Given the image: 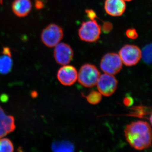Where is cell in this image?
<instances>
[{
    "instance_id": "cell-1",
    "label": "cell",
    "mask_w": 152,
    "mask_h": 152,
    "mask_svg": "<svg viewBox=\"0 0 152 152\" xmlns=\"http://www.w3.org/2000/svg\"><path fill=\"white\" fill-rule=\"evenodd\" d=\"M124 133L127 141L135 149L142 151L151 146V127L147 122H133L126 126Z\"/></svg>"
},
{
    "instance_id": "cell-2",
    "label": "cell",
    "mask_w": 152,
    "mask_h": 152,
    "mask_svg": "<svg viewBox=\"0 0 152 152\" xmlns=\"http://www.w3.org/2000/svg\"><path fill=\"white\" fill-rule=\"evenodd\" d=\"M100 73L94 65L85 64L78 72L79 83L86 88H91L96 85Z\"/></svg>"
},
{
    "instance_id": "cell-3",
    "label": "cell",
    "mask_w": 152,
    "mask_h": 152,
    "mask_svg": "<svg viewBox=\"0 0 152 152\" xmlns=\"http://www.w3.org/2000/svg\"><path fill=\"white\" fill-rule=\"evenodd\" d=\"M101 34L100 26L95 20L84 22L79 30L78 34L82 41L94 42L99 39Z\"/></svg>"
},
{
    "instance_id": "cell-4",
    "label": "cell",
    "mask_w": 152,
    "mask_h": 152,
    "mask_svg": "<svg viewBox=\"0 0 152 152\" xmlns=\"http://www.w3.org/2000/svg\"><path fill=\"white\" fill-rule=\"evenodd\" d=\"M64 37L62 28L56 24H51L45 28L41 34L43 43L48 48H54L59 43Z\"/></svg>"
},
{
    "instance_id": "cell-5",
    "label": "cell",
    "mask_w": 152,
    "mask_h": 152,
    "mask_svg": "<svg viewBox=\"0 0 152 152\" xmlns=\"http://www.w3.org/2000/svg\"><path fill=\"white\" fill-rule=\"evenodd\" d=\"M123 63L118 54L114 53L106 54L100 62L101 69L104 73L116 75L121 70Z\"/></svg>"
},
{
    "instance_id": "cell-6",
    "label": "cell",
    "mask_w": 152,
    "mask_h": 152,
    "mask_svg": "<svg viewBox=\"0 0 152 152\" xmlns=\"http://www.w3.org/2000/svg\"><path fill=\"white\" fill-rule=\"evenodd\" d=\"M118 55L123 64L127 66L136 65L142 58L141 50L135 45H125L120 50Z\"/></svg>"
},
{
    "instance_id": "cell-7",
    "label": "cell",
    "mask_w": 152,
    "mask_h": 152,
    "mask_svg": "<svg viewBox=\"0 0 152 152\" xmlns=\"http://www.w3.org/2000/svg\"><path fill=\"white\" fill-rule=\"evenodd\" d=\"M96 85L102 95L109 97L116 91L118 81L113 75L104 73L100 75Z\"/></svg>"
},
{
    "instance_id": "cell-8",
    "label": "cell",
    "mask_w": 152,
    "mask_h": 152,
    "mask_svg": "<svg viewBox=\"0 0 152 152\" xmlns=\"http://www.w3.org/2000/svg\"><path fill=\"white\" fill-rule=\"evenodd\" d=\"M73 56V50L68 44L60 42L55 47L54 56L59 64L68 65L72 60Z\"/></svg>"
},
{
    "instance_id": "cell-9",
    "label": "cell",
    "mask_w": 152,
    "mask_h": 152,
    "mask_svg": "<svg viewBox=\"0 0 152 152\" xmlns=\"http://www.w3.org/2000/svg\"><path fill=\"white\" fill-rule=\"evenodd\" d=\"M78 72L73 66L64 65L58 70L57 78L61 84L65 86H71L77 80Z\"/></svg>"
},
{
    "instance_id": "cell-10",
    "label": "cell",
    "mask_w": 152,
    "mask_h": 152,
    "mask_svg": "<svg viewBox=\"0 0 152 152\" xmlns=\"http://www.w3.org/2000/svg\"><path fill=\"white\" fill-rule=\"evenodd\" d=\"M15 128L14 117L6 115L0 107V139L14 132Z\"/></svg>"
},
{
    "instance_id": "cell-11",
    "label": "cell",
    "mask_w": 152,
    "mask_h": 152,
    "mask_svg": "<svg viewBox=\"0 0 152 152\" xmlns=\"http://www.w3.org/2000/svg\"><path fill=\"white\" fill-rule=\"evenodd\" d=\"M104 9L107 13L110 15L121 16L126 11V3L124 0H106Z\"/></svg>"
},
{
    "instance_id": "cell-12",
    "label": "cell",
    "mask_w": 152,
    "mask_h": 152,
    "mask_svg": "<svg viewBox=\"0 0 152 152\" xmlns=\"http://www.w3.org/2000/svg\"><path fill=\"white\" fill-rule=\"evenodd\" d=\"M32 7L30 0H15L12 5L14 13L20 18L27 16L31 10Z\"/></svg>"
},
{
    "instance_id": "cell-13",
    "label": "cell",
    "mask_w": 152,
    "mask_h": 152,
    "mask_svg": "<svg viewBox=\"0 0 152 152\" xmlns=\"http://www.w3.org/2000/svg\"><path fill=\"white\" fill-rule=\"evenodd\" d=\"M13 61L10 50L8 48L3 49V55L0 56V73H9L12 69Z\"/></svg>"
},
{
    "instance_id": "cell-14",
    "label": "cell",
    "mask_w": 152,
    "mask_h": 152,
    "mask_svg": "<svg viewBox=\"0 0 152 152\" xmlns=\"http://www.w3.org/2000/svg\"><path fill=\"white\" fill-rule=\"evenodd\" d=\"M73 145L67 141L56 142L52 144V149L55 152H71L74 150Z\"/></svg>"
},
{
    "instance_id": "cell-15",
    "label": "cell",
    "mask_w": 152,
    "mask_h": 152,
    "mask_svg": "<svg viewBox=\"0 0 152 152\" xmlns=\"http://www.w3.org/2000/svg\"><path fill=\"white\" fill-rule=\"evenodd\" d=\"M102 94L99 91H92L86 98L88 102L92 105H96L99 103L102 99Z\"/></svg>"
},
{
    "instance_id": "cell-16",
    "label": "cell",
    "mask_w": 152,
    "mask_h": 152,
    "mask_svg": "<svg viewBox=\"0 0 152 152\" xmlns=\"http://www.w3.org/2000/svg\"><path fill=\"white\" fill-rule=\"evenodd\" d=\"M14 148L12 143L8 139H0V152H13Z\"/></svg>"
},
{
    "instance_id": "cell-17",
    "label": "cell",
    "mask_w": 152,
    "mask_h": 152,
    "mask_svg": "<svg viewBox=\"0 0 152 152\" xmlns=\"http://www.w3.org/2000/svg\"><path fill=\"white\" fill-rule=\"evenodd\" d=\"M142 58L145 63L147 64H151L152 62V48L151 45H147L146 46L141 50Z\"/></svg>"
},
{
    "instance_id": "cell-18",
    "label": "cell",
    "mask_w": 152,
    "mask_h": 152,
    "mask_svg": "<svg viewBox=\"0 0 152 152\" xmlns=\"http://www.w3.org/2000/svg\"><path fill=\"white\" fill-rule=\"evenodd\" d=\"M126 35L129 39H135L138 37L137 33V31L134 28H130L127 30L126 32Z\"/></svg>"
},
{
    "instance_id": "cell-19",
    "label": "cell",
    "mask_w": 152,
    "mask_h": 152,
    "mask_svg": "<svg viewBox=\"0 0 152 152\" xmlns=\"http://www.w3.org/2000/svg\"><path fill=\"white\" fill-rule=\"evenodd\" d=\"M134 101L132 98L130 96H127L125 97L124 99V103L125 105L130 106L133 104Z\"/></svg>"
},
{
    "instance_id": "cell-20",
    "label": "cell",
    "mask_w": 152,
    "mask_h": 152,
    "mask_svg": "<svg viewBox=\"0 0 152 152\" xmlns=\"http://www.w3.org/2000/svg\"><path fill=\"white\" fill-rule=\"evenodd\" d=\"M88 17L90 18L91 20H95L96 17V14L92 10H88L86 11Z\"/></svg>"
},
{
    "instance_id": "cell-21",
    "label": "cell",
    "mask_w": 152,
    "mask_h": 152,
    "mask_svg": "<svg viewBox=\"0 0 152 152\" xmlns=\"http://www.w3.org/2000/svg\"><path fill=\"white\" fill-rule=\"evenodd\" d=\"M42 1H44V0H36V2H42Z\"/></svg>"
},
{
    "instance_id": "cell-22",
    "label": "cell",
    "mask_w": 152,
    "mask_h": 152,
    "mask_svg": "<svg viewBox=\"0 0 152 152\" xmlns=\"http://www.w3.org/2000/svg\"><path fill=\"white\" fill-rule=\"evenodd\" d=\"M3 1H4V0H0V4H3Z\"/></svg>"
},
{
    "instance_id": "cell-23",
    "label": "cell",
    "mask_w": 152,
    "mask_h": 152,
    "mask_svg": "<svg viewBox=\"0 0 152 152\" xmlns=\"http://www.w3.org/2000/svg\"><path fill=\"white\" fill-rule=\"evenodd\" d=\"M125 1H132V0H124Z\"/></svg>"
}]
</instances>
